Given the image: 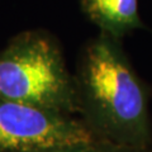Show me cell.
I'll return each instance as SVG.
<instances>
[{
  "instance_id": "cell-1",
  "label": "cell",
  "mask_w": 152,
  "mask_h": 152,
  "mask_svg": "<svg viewBox=\"0 0 152 152\" xmlns=\"http://www.w3.org/2000/svg\"><path fill=\"white\" fill-rule=\"evenodd\" d=\"M79 117L103 142L152 152L148 91L121 39L99 32L85 43L74 74Z\"/></svg>"
},
{
  "instance_id": "cell-2",
  "label": "cell",
  "mask_w": 152,
  "mask_h": 152,
  "mask_svg": "<svg viewBox=\"0 0 152 152\" xmlns=\"http://www.w3.org/2000/svg\"><path fill=\"white\" fill-rule=\"evenodd\" d=\"M0 100L79 117L74 74L50 32H20L0 51Z\"/></svg>"
},
{
  "instance_id": "cell-3",
  "label": "cell",
  "mask_w": 152,
  "mask_h": 152,
  "mask_svg": "<svg viewBox=\"0 0 152 152\" xmlns=\"http://www.w3.org/2000/svg\"><path fill=\"white\" fill-rule=\"evenodd\" d=\"M98 141L102 140L77 115L0 100V152H32Z\"/></svg>"
},
{
  "instance_id": "cell-4",
  "label": "cell",
  "mask_w": 152,
  "mask_h": 152,
  "mask_svg": "<svg viewBox=\"0 0 152 152\" xmlns=\"http://www.w3.org/2000/svg\"><path fill=\"white\" fill-rule=\"evenodd\" d=\"M80 8L99 32L117 39L142 28L138 0H80Z\"/></svg>"
},
{
  "instance_id": "cell-5",
  "label": "cell",
  "mask_w": 152,
  "mask_h": 152,
  "mask_svg": "<svg viewBox=\"0 0 152 152\" xmlns=\"http://www.w3.org/2000/svg\"><path fill=\"white\" fill-rule=\"evenodd\" d=\"M32 152H137L133 150L123 148L107 142H89V143L74 145V146H64V147H55V148H47Z\"/></svg>"
}]
</instances>
